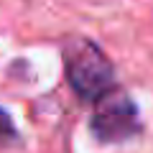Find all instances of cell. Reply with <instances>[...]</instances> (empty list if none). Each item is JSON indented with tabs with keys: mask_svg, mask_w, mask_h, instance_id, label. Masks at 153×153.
I'll return each mask as SVG.
<instances>
[{
	"mask_svg": "<svg viewBox=\"0 0 153 153\" xmlns=\"http://www.w3.org/2000/svg\"><path fill=\"white\" fill-rule=\"evenodd\" d=\"M140 123H138V110L130 97L123 92H105L97 97V110L92 115V133L105 143H120L125 138L135 135Z\"/></svg>",
	"mask_w": 153,
	"mask_h": 153,
	"instance_id": "7a4b0ae2",
	"label": "cell"
},
{
	"mask_svg": "<svg viewBox=\"0 0 153 153\" xmlns=\"http://www.w3.org/2000/svg\"><path fill=\"white\" fill-rule=\"evenodd\" d=\"M66 76L74 92L84 100H97L112 84V66L107 56L92 44V41H71L64 51Z\"/></svg>",
	"mask_w": 153,
	"mask_h": 153,
	"instance_id": "6da1fadb",
	"label": "cell"
},
{
	"mask_svg": "<svg viewBox=\"0 0 153 153\" xmlns=\"http://www.w3.org/2000/svg\"><path fill=\"white\" fill-rule=\"evenodd\" d=\"M16 138V130H13V120L8 117L5 110H0V140H10Z\"/></svg>",
	"mask_w": 153,
	"mask_h": 153,
	"instance_id": "3957f363",
	"label": "cell"
}]
</instances>
